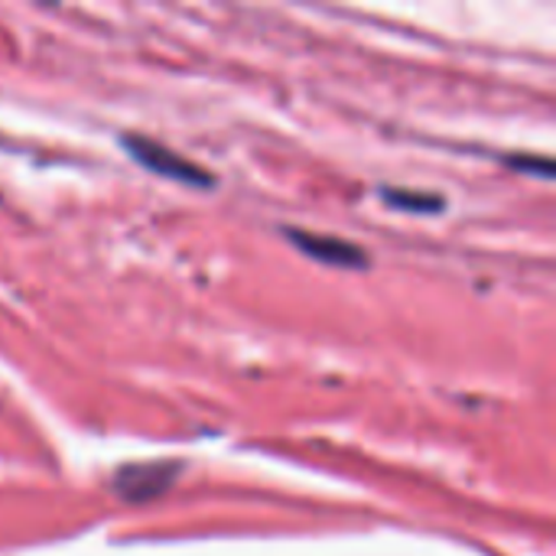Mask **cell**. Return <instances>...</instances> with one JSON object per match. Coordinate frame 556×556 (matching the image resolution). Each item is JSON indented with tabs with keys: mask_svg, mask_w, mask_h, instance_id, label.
<instances>
[{
	"mask_svg": "<svg viewBox=\"0 0 556 556\" xmlns=\"http://www.w3.org/2000/svg\"><path fill=\"white\" fill-rule=\"evenodd\" d=\"M182 472V463H140V466H124L111 489L117 492L121 502L140 505V502H153L160 495H166L176 479Z\"/></svg>",
	"mask_w": 556,
	"mask_h": 556,
	"instance_id": "cell-1",
	"label": "cell"
},
{
	"mask_svg": "<svg viewBox=\"0 0 556 556\" xmlns=\"http://www.w3.org/2000/svg\"><path fill=\"white\" fill-rule=\"evenodd\" d=\"M124 147L130 150V156L147 166L150 173H160L166 179H176V182H186V186H202L208 189L212 186V176L205 169H199L195 163H189L186 156H179L176 150L156 143V140H147V137H124Z\"/></svg>",
	"mask_w": 556,
	"mask_h": 556,
	"instance_id": "cell-2",
	"label": "cell"
},
{
	"mask_svg": "<svg viewBox=\"0 0 556 556\" xmlns=\"http://www.w3.org/2000/svg\"><path fill=\"white\" fill-rule=\"evenodd\" d=\"M296 248H303L313 261H323L329 267H365L368 257L358 244L332 238V235H309V231H287Z\"/></svg>",
	"mask_w": 556,
	"mask_h": 556,
	"instance_id": "cell-3",
	"label": "cell"
},
{
	"mask_svg": "<svg viewBox=\"0 0 556 556\" xmlns=\"http://www.w3.org/2000/svg\"><path fill=\"white\" fill-rule=\"evenodd\" d=\"M384 199L394 205V208H404V212H440V199L433 195H414V192H394V189H384Z\"/></svg>",
	"mask_w": 556,
	"mask_h": 556,
	"instance_id": "cell-4",
	"label": "cell"
}]
</instances>
